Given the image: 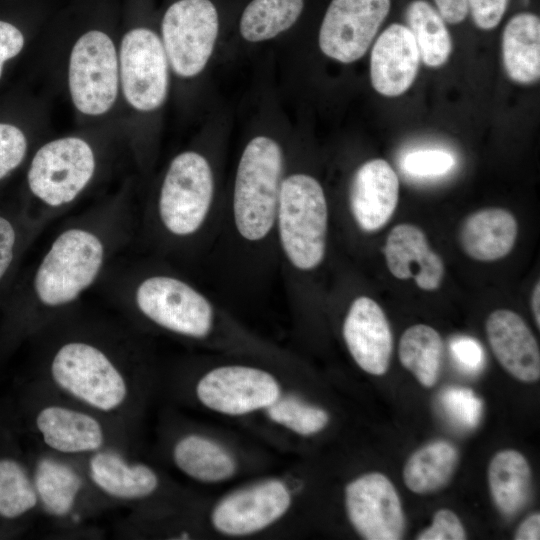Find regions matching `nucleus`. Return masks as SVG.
<instances>
[{
    "label": "nucleus",
    "instance_id": "nucleus-19",
    "mask_svg": "<svg viewBox=\"0 0 540 540\" xmlns=\"http://www.w3.org/2000/svg\"><path fill=\"white\" fill-rule=\"evenodd\" d=\"M384 256L390 273L397 279L413 278L425 291L440 287L445 272L443 261L417 226L407 223L394 226L387 236Z\"/></svg>",
    "mask_w": 540,
    "mask_h": 540
},
{
    "label": "nucleus",
    "instance_id": "nucleus-3",
    "mask_svg": "<svg viewBox=\"0 0 540 540\" xmlns=\"http://www.w3.org/2000/svg\"><path fill=\"white\" fill-rule=\"evenodd\" d=\"M330 212L319 179L289 168L281 183L276 226L277 269L296 314L305 315L317 294V275L328 256Z\"/></svg>",
    "mask_w": 540,
    "mask_h": 540
},
{
    "label": "nucleus",
    "instance_id": "nucleus-32",
    "mask_svg": "<svg viewBox=\"0 0 540 540\" xmlns=\"http://www.w3.org/2000/svg\"><path fill=\"white\" fill-rule=\"evenodd\" d=\"M51 133V110L25 124L0 121V180L25 161L33 141L40 142Z\"/></svg>",
    "mask_w": 540,
    "mask_h": 540
},
{
    "label": "nucleus",
    "instance_id": "nucleus-2",
    "mask_svg": "<svg viewBox=\"0 0 540 540\" xmlns=\"http://www.w3.org/2000/svg\"><path fill=\"white\" fill-rule=\"evenodd\" d=\"M119 29L100 22L47 30L37 52L45 93L61 97L76 127L120 122Z\"/></svg>",
    "mask_w": 540,
    "mask_h": 540
},
{
    "label": "nucleus",
    "instance_id": "nucleus-21",
    "mask_svg": "<svg viewBox=\"0 0 540 540\" xmlns=\"http://www.w3.org/2000/svg\"><path fill=\"white\" fill-rule=\"evenodd\" d=\"M88 472L96 487L118 500H141L159 487V477L151 467L129 462L113 450L102 448L92 453Z\"/></svg>",
    "mask_w": 540,
    "mask_h": 540
},
{
    "label": "nucleus",
    "instance_id": "nucleus-10",
    "mask_svg": "<svg viewBox=\"0 0 540 540\" xmlns=\"http://www.w3.org/2000/svg\"><path fill=\"white\" fill-rule=\"evenodd\" d=\"M219 26L211 0H175L166 8L159 34L172 81L188 82L202 74L212 57Z\"/></svg>",
    "mask_w": 540,
    "mask_h": 540
},
{
    "label": "nucleus",
    "instance_id": "nucleus-24",
    "mask_svg": "<svg viewBox=\"0 0 540 540\" xmlns=\"http://www.w3.org/2000/svg\"><path fill=\"white\" fill-rule=\"evenodd\" d=\"M172 458L183 474L206 484L226 481L237 470L234 456L224 446L199 434L180 438L173 447Z\"/></svg>",
    "mask_w": 540,
    "mask_h": 540
},
{
    "label": "nucleus",
    "instance_id": "nucleus-38",
    "mask_svg": "<svg viewBox=\"0 0 540 540\" xmlns=\"http://www.w3.org/2000/svg\"><path fill=\"white\" fill-rule=\"evenodd\" d=\"M418 540H463L466 533L458 516L449 509L438 510L432 524L420 532Z\"/></svg>",
    "mask_w": 540,
    "mask_h": 540
},
{
    "label": "nucleus",
    "instance_id": "nucleus-40",
    "mask_svg": "<svg viewBox=\"0 0 540 540\" xmlns=\"http://www.w3.org/2000/svg\"><path fill=\"white\" fill-rule=\"evenodd\" d=\"M15 240L16 235L12 224L0 216V279L12 262Z\"/></svg>",
    "mask_w": 540,
    "mask_h": 540
},
{
    "label": "nucleus",
    "instance_id": "nucleus-41",
    "mask_svg": "<svg viewBox=\"0 0 540 540\" xmlns=\"http://www.w3.org/2000/svg\"><path fill=\"white\" fill-rule=\"evenodd\" d=\"M442 19L450 24L464 21L469 9L467 0H434Z\"/></svg>",
    "mask_w": 540,
    "mask_h": 540
},
{
    "label": "nucleus",
    "instance_id": "nucleus-34",
    "mask_svg": "<svg viewBox=\"0 0 540 540\" xmlns=\"http://www.w3.org/2000/svg\"><path fill=\"white\" fill-rule=\"evenodd\" d=\"M440 403L447 417L457 426L472 429L479 424L482 401L471 389L449 387L442 392Z\"/></svg>",
    "mask_w": 540,
    "mask_h": 540
},
{
    "label": "nucleus",
    "instance_id": "nucleus-15",
    "mask_svg": "<svg viewBox=\"0 0 540 540\" xmlns=\"http://www.w3.org/2000/svg\"><path fill=\"white\" fill-rule=\"evenodd\" d=\"M341 333L349 354L363 371L375 376L387 372L393 337L388 319L374 299L359 294L349 301Z\"/></svg>",
    "mask_w": 540,
    "mask_h": 540
},
{
    "label": "nucleus",
    "instance_id": "nucleus-23",
    "mask_svg": "<svg viewBox=\"0 0 540 540\" xmlns=\"http://www.w3.org/2000/svg\"><path fill=\"white\" fill-rule=\"evenodd\" d=\"M502 59L508 77L519 84H532L540 77V19L533 13H518L502 34Z\"/></svg>",
    "mask_w": 540,
    "mask_h": 540
},
{
    "label": "nucleus",
    "instance_id": "nucleus-20",
    "mask_svg": "<svg viewBox=\"0 0 540 540\" xmlns=\"http://www.w3.org/2000/svg\"><path fill=\"white\" fill-rule=\"evenodd\" d=\"M35 427L46 446L61 454L94 453L105 445V431L93 415L51 404L35 416Z\"/></svg>",
    "mask_w": 540,
    "mask_h": 540
},
{
    "label": "nucleus",
    "instance_id": "nucleus-7",
    "mask_svg": "<svg viewBox=\"0 0 540 540\" xmlns=\"http://www.w3.org/2000/svg\"><path fill=\"white\" fill-rule=\"evenodd\" d=\"M139 314L154 326L194 341H211L234 328L206 291L168 270L144 274L133 292Z\"/></svg>",
    "mask_w": 540,
    "mask_h": 540
},
{
    "label": "nucleus",
    "instance_id": "nucleus-30",
    "mask_svg": "<svg viewBox=\"0 0 540 540\" xmlns=\"http://www.w3.org/2000/svg\"><path fill=\"white\" fill-rule=\"evenodd\" d=\"M406 22L424 64L431 68L444 65L451 54L452 42L438 11L425 0H414L406 9Z\"/></svg>",
    "mask_w": 540,
    "mask_h": 540
},
{
    "label": "nucleus",
    "instance_id": "nucleus-18",
    "mask_svg": "<svg viewBox=\"0 0 540 540\" xmlns=\"http://www.w3.org/2000/svg\"><path fill=\"white\" fill-rule=\"evenodd\" d=\"M485 327L488 342L500 365L522 382L538 381L539 346L523 318L514 311L498 309L488 316Z\"/></svg>",
    "mask_w": 540,
    "mask_h": 540
},
{
    "label": "nucleus",
    "instance_id": "nucleus-14",
    "mask_svg": "<svg viewBox=\"0 0 540 540\" xmlns=\"http://www.w3.org/2000/svg\"><path fill=\"white\" fill-rule=\"evenodd\" d=\"M345 508L356 532L367 540H399L406 521L398 492L378 472L359 476L345 488Z\"/></svg>",
    "mask_w": 540,
    "mask_h": 540
},
{
    "label": "nucleus",
    "instance_id": "nucleus-4",
    "mask_svg": "<svg viewBox=\"0 0 540 540\" xmlns=\"http://www.w3.org/2000/svg\"><path fill=\"white\" fill-rule=\"evenodd\" d=\"M223 202L209 154L198 148L175 154L152 204L153 231L161 247L206 258L218 233Z\"/></svg>",
    "mask_w": 540,
    "mask_h": 540
},
{
    "label": "nucleus",
    "instance_id": "nucleus-39",
    "mask_svg": "<svg viewBox=\"0 0 540 540\" xmlns=\"http://www.w3.org/2000/svg\"><path fill=\"white\" fill-rule=\"evenodd\" d=\"M467 2L475 25L482 30H492L502 20L509 0H467Z\"/></svg>",
    "mask_w": 540,
    "mask_h": 540
},
{
    "label": "nucleus",
    "instance_id": "nucleus-28",
    "mask_svg": "<svg viewBox=\"0 0 540 540\" xmlns=\"http://www.w3.org/2000/svg\"><path fill=\"white\" fill-rule=\"evenodd\" d=\"M399 360L424 387H432L439 378L443 341L431 326L417 324L407 328L399 342Z\"/></svg>",
    "mask_w": 540,
    "mask_h": 540
},
{
    "label": "nucleus",
    "instance_id": "nucleus-16",
    "mask_svg": "<svg viewBox=\"0 0 540 540\" xmlns=\"http://www.w3.org/2000/svg\"><path fill=\"white\" fill-rule=\"evenodd\" d=\"M399 199V179L383 159H371L353 172L347 189V213L361 233L380 230L392 217Z\"/></svg>",
    "mask_w": 540,
    "mask_h": 540
},
{
    "label": "nucleus",
    "instance_id": "nucleus-17",
    "mask_svg": "<svg viewBox=\"0 0 540 540\" xmlns=\"http://www.w3.org/2000/svg\"><path fill=\"white\" fill-rule=\"evenodd\" d=\"M420 54L407 26L394 23L377 38L370 56V79L379 94L405 93L418 73Z\"/></svg>",
    "mask_w": 540,
    "mask_h": 540
},
{
    "label": "nucleus",
    "instance_id": "nucleus-6",
    "mask_svg": "<svg viewBox=\"0 0 540 540\" xmlns=\"http://www.w3.org/2000/svg\"><path fill=\"white\" fill-rule=\"evenodd\" d=\"M122 144L126 142L119 123L51 133L31 156L28 189L46 206L71 204L94 184L109 153Z\"/></svg>",
    "mask_w": 540,
    "mask_h": 540
},
{
    "label": "nucleus",
    "instance_id": "nucleus-5",
    "mask_svg": "<svg viewBox=\"0 0 540 540\" xmlns=\"http://www.w3.org/2000/svg\"><path fill=\"white\" fill-rule=\"evenodd\" d=\"M120 122L125 142L140 163L149 159L155 122L172 85L159 30L143 23L119 29Z\"/></svg>",
    "mask_w": 540,
    "mask_h": 540
},
{
    "label": "nucleus",
    "instance_id": "nucleus-1",
    "mask_svg": "<svg viewBox=\"0 0 540 540\" xmlns=\"http://www.w3.org/2000/svg\"><path fill=\"white\" fill-rule=\"evenodd\" d=\"M287 162L280 141L264 134L252 137L241 151L205 258L225 296H253L277 270L276 226Z\"/></svg>",
    "mask_w": 540,
    "mask_h": 540
},
{
    "label": "nucleus",
    "instance_id": "nucleus-22",
    "mask_svg": "<svg viewBox=\"0 0 540 540\" xmlns=\"http://www.w3.org/2000/svg\"><path fill=\"white\" fill-rule=\"evenodd\" d=\"M518 224L503 208H485L471 213L463 221L459 242L470 258L495 261L507 256L514 247Z\"/></svg>",
    "mask_w": 540,
    "mask_h": 540
},
{
    "label": "nucleus",
    "instance_id": "nucleus-25",
    "mask_svg": "<svg viewBox=\"0 0 540 540\" xmlns=\"http://www.w3.org/2000/svg\"><path fill=\"white\" fill-rule=\"evenodd\" d=\"M488 484L492 500L507 517L521 511L530 495L531 469L518 451L506 449L496 453L488 467Z\"/></svg>",
    "mask_w": 540,
    "mask_h": 540
},
{
    "label": "nucleus",
    "instance_id": "nucleus-35",
    "mask_svg": "<svg viewBox=\"0 0 540 540\" xmlns=\"http://www.w3.org/2000/svg\"><path fill=\"white\" fill-rule=\"evenodd\" d=\"M455 165L454 157L447 151L424 149L410 152L401 161L402 170L409 176L433 178L447 174Z\"/></svg>",
    "mask_w": 540,
    "mask_h": 540
},
{
    "label": "nucleus",
    "instance_id": "nucleus-36",
    "mask_svg": "<svg viewBox=\"0 0 540 540\" xmlns=\"http://www.w3.org/2000/svg\"><path fill=\"white\" fill-rule=\"evenodd\" d=\"M39 50L40 45L30 43V37L15 24L0 19V81L7 62L18 58L29 47Z\"/></svg>",
    "mask_w": 540,
    "mask_h": 540
},
{
    "label": "nucleus",
    "instance_id": "nucleus-13",
    "mask_svg": "<svg viewBox=\"0 0 540 540\" xmlns=\"http://www.w3.org/2000/svg\"><path fill=\"white\" fill-rule=\"evenodd\" d=\"M291 503L288 486L279 479H267L223 497L213 507L210 522L223 535L247 536L276 523Z\"/></svg>",
    "mask_w": 540,
    "mask_h": 540
},
{
    "label": "nucleus",
    "instance_id": "nucleus-8",
    "mask_svg": "<svg viewBox=\"0 0 540 540\" xmlns=\"http://www.w3.org/2000/svg\"><path fill=\"white\" fill-rule=\"evenodd\" d=\"M105 257L99 237L87 229L70 228L59 234L39 264L34 291L50 308L76 300L99 275Z\"/></svg>",
    "mask_w": 540,
    "mask_h": 540
},
{
    "label": "nucleus",
    "instance_id": "nucleus-31",
    "mask_svg": "<svg viewBox=\"0 0 540 540\" xmlns=\"http://www.w3.org/2000/svg\"><path fill=\"white\" fill-rule=\"evenodd\" d=\"M38 505L32 473L19 459L0 456V520H20Z\"/></svg>",
    "mask_w": 540,
    "mask_h": 540
},
{
    "label": "nucleus",
    "instance_id": "nucleus-11",
    "mask_svg": "<svg viewBox=\"0 0 540 540\" xmlns=\"http://www.w3.org/2000/svg\"><path fill=\"white\" fill-rule=\"evenodd\" d=\"M199 402L209 410L242 416L266 409L282 394L268 370L244 363H224L207 370L195 387Z\"/></svg>",
    "mask_w": 540,
    "mask_h": 540
},
{
    "label": "nucleus",
    "instance_id": "nucleus-26",
    "mask_svg": "<svg viewBox=\"0 0 540 540\" xmlns=\"http://www.w3.org/2000/svg\"><path fill=\"white\" fill-rule=\"evenodd\" d=\"M39 504L56 518L68 516L83 488L81 475L69 464L53 457L40 458L32 472Z\"/></svg>",
    "mask_w": 540,
    "mask_h": 540
},
{
    "label": "nucleus",
    "instance_id": "nucleus-27",
    "mask_svg": "<svg viewBox=\"0 0 540 540\" xmlns=\"http://www.w3.org/2000/svg\"><path fill=\"white\" fill-rule=\"evenodd\" d=\"M459 454L450 442L438 440L415 451L403 469L406 487L416 494H429L445 487L457 467Z\"/></svg>",
    "mask_w": 540,
    "mask_h": 540
},
{
    "label": "nucleus",
    "instance_id": "nucleus-42",
    "mask_svg": "<svg viewBox=\"0 0 540 540\" xmlns=\"http://www.w3.org/2000/svg\"><path fill=\"white\" fill-rule=\"evenodd\" d=\"M515 540H539L540 539V514L533 513L527 517L518 527Z\"/></svg>",
    "mask_w": 540,
    "mask_h": 540
},
{
    "label": "nucleus",
    "instance_id": "nucleus-9",
    "mask_svg": "<svg viewBox=\"0 0 540 540\" xmlns=\"http://www.w3.org/2000/svg\"><path fill=\"white\" fill-rule=\"evenodd\" d=\"M49 372L53 383L70 397L104 413L121 408L128 382L109 355L85 341H70L54 353Z\"/></svg>",
    "mask_w": 540,
    "mask_h": 540
},
{
    "label": "nucleus",
    "instance_id": "nucleus-37",
    "mask_svg": "<svg viewBox=\"0 0 540 540\" xmlns=\"http://www.w3.org/2000/svg\"><path fill=\"white\" fill-rule=\"evenodd\" d=\"M450 353L457 366L467 373L479 372L485 363L481 344L470 336H456L449 344Z\"/></svg>",
    "mask_w": 540,
    "mask_h": 540
},
{
    "label": "nucleus",
    "instance_id": "nucleus-33",
    "mask_svg": "<svg viewBox=\"0 0 540 540\" xmlns=\"http://www.w3.org/2000/svg\"><path fill=\"white\" fill-rule=\"evenodd\" d=\"M265 410L272 422L301 436L317 434L329 423L326 410L294 395H281Z\"/></svg>",
    "mask_w": 540,
    "mask_h": 540
},
{
    "label": "nucleus",
    "instance_id": "nucleus-43",
    "mask_svg": "<svg viewBox=\"0 0 540 540\" xmlns=\"http://www.w3.org/2000/svg\"><path fill=\"white\" fill-rule=\"evenodd\" d=\"M539 305H540V284H539V281H538L536 283V285L534 286V289H533V292H532V297H531L532 313H533L535 323H536L538 329L540 328V308H539Z\"/></svg>",
    "mask_w": 540,
    "mask_h": 540
},
{
    "label": "nucleus",
    "instance_id": "nucleus-29",
    "mask_svg": "<svg viewBox=\"0 0 540 540\" xmlns=\"http://www.w3.org/2000/svg\"><path fill=\"white\" fill-rule=\"evenodd\" d=\"M303 8L304 0H251L240 17V35L251 43L275 38L296 23Z\"/></svg>",
    "mask_w": 540,
    "mask_h": 540
},
{
    "label": "nucleus",
    "instance_id": "nucleus-12",
    "mask_svg": "<svg viewBox=\"0 0 540 540\" xmlns=\"http://www.w3.org/2000/svg\"><path fill=\"white\" fill-rule=\"evenodd\" d=\"M390 0H331L318 43L322 53L340 63L362 58L389 13Z\"/></svg>",
    "mask_w": 540,
    "mask_h": 540
}]
</instances>
